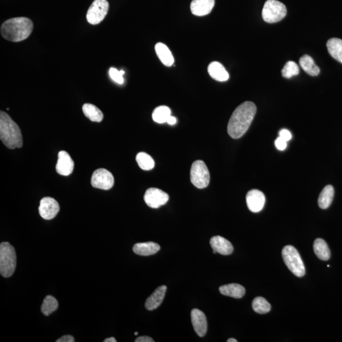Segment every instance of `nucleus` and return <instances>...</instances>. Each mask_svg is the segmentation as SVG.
Instances as JSON below:
<instances>
[{
	"label": "nucleus",
	"mask_w": 342,
	"mask_h": 342,
	"mask_svg": "<svg viewBox=\"0 0 342 342\" xmlns=\"http://www.w3.org/2000/svg\"><path fill=\"white\" fill-rule=\"evenodd\" d=\"M171 116V111L168 106H160L155 108L152 118L157 123L163 124L167 123V119Z\"/></svg>",
	"instance_id": "obj_27"
},
{
	"label": "nucleus",
	"mask_w": 342,
	"mask_h": 342,
	"mask_svg": "<svg viewBox=\"0 0 342 342\" xmlns=\"http://www.w3.org/2000/svg\"><path fill=\"white\" fill-rule=\"evenodd\" d=\"M169 199L168 194L156 187L147 189L144 195V202L148 207L153 209H157L166 204Z\"/></svg>",
	"instance_id": "obj_10"
},
{
	"label": "nucleus",
	"mask_w": 342,
	"mask_h": 342,
	"mask_svg": "<svg viewBox=\"0 0 342 342\" xmlns=\"http://www.w3.org/2000/svg\"><path fill=\"white\" fill-rule=\"evenodd\" d=\"M109 75H110L111 80L115 81L119 85H122L124 83L123 75L121 74L120 71H119L117 68L111 67L109 70Z\"/></svg>",
	"instance_id": "obj_32"
},
{
	"label": "nucleus",
	"mask_w": 342,
	"mask_h": 342,
	"mask_svg": "<svg viewBox=\"0 0 342 342\" xmlns=\"http://www.w3.org/2000/svg\"><path fill=\"white\" fill-rule=\"evenodd\" d=\"M83 111L86 118L91 121L100 123L103 119V114L100 109L91 103H85L83 106Z\"/></svg>",
	"instance_id": "obj_26"
},
{
	"label": "nucleus",
	"mask_w": 342,
	"mask_h": 342,
	"mask_svg": "<svg viewBox=\"0 0 342 342\" xmlns=\"http://www.w3.org/2000/svg\"><path fill=\"white\" fill-rule=\"evenodd\" d=\"M161 249L159 245L154 242L138 243L133 246V252L137 255L148 256L155 254Z\"/></svg>",
	"instance_id": "obj_19"
},
{
	"label": "nucleus",
	"mask_w": 342,
	"mask_h": 342,
	"mask_svg": "<svg viewBox=\"0 0 342 342\" xmlns=\"http://www.w3.org/2000/svg\"><path fill=\"white\" fill-rule=\"evenodd\" d=\"M329 55L342 63V40L339 38H331L326 43Z\"/></svg>",
	"instance_id": "obj_22"
},
{
	"label": "nucleus",
	"mask_w": 342,
	"mask_h": 342,
	"mask_svg": "<svg viewBox=\"0 0 342 342\" xmlns=\"http://www.w3.org/2000/svg\"><path fill=\"white\" fill-rule=\"evenodd\" d=\"M58 308V303L57 299L52 295L46 296L42 306V312L45 316L50 314L57 310Z\"/></svg>",
	"instance_id": "obj_29"
},
{
	"label": "nucleus",
	"mask_w": 342,
	"mask_h": 342,
	"mask_svg": "<svg viewBox=\"0 0 342 342\" xmlns=\"http://www.w3.org/2000/svg\"><path fill=\"white\" fill-rule=\"evenodd\" d=\"M104 342H116L117 340L115 338L113 337H110V338H106L104 339Z\"/></svg>",
	"instance_id": "obj_38"
},
{
	"label": "nucleus",
	"mask_w": 342,
	"mask_h": 342,
	"mask_svg": "<svg viewBox=\"0 0 342 342\" xmlns=\"http://www.w3.org/2000/svg\"><path fill=\"white\" fill-rule=\"evenodd\" d=\"M91 183L95 188L108 190L114 184L112 174L105 169H98L94 171L91 177Z\"/></svg>",
	"instance_id": "obj_9"
},
{
	"label": "nucleus",
	"mask_w": 342,
	"mask_h": 342,
	"mask_svg": "<svg viewBox=\"0 0 342 342\" xmlns=\"http://www.w3.org/2000/svg\"><path fill=\"white\" fill-rule=\"evenodd\" d=\"M136 160L139 167L144 171H150L155 166L154 159L144 152H139L137 154Z\"/></svg>",
	"instance_id": "obj_28"
},
{
	"label": "nucleus",
	"mask_w": 342,
	"mask_h": 342,
	"mask_svg": "<svg viewBox=\"0 0 342 342\" xmlns=\"http://www.w3.org/2000/svg\"><path fill=\"white\" fill-rule=\"evenodd\" d=\"M210 244L213 250L220 254L227 255L233 252V247L229 241L220 236L213 237L210 240Z\"/></svg>",
	"instance_id": "obj_16"
},
{
	"label": "nucleus",
	"mask_w": 342,
	"mask_h": 342,
	"mask_svg": "<svg viewBox=\"0 0 342 342\" xmlns=\"http://www.w3.org/2000/svg\"><path fill=\"white\" fill-rule=\"evenodd\" d=\"M286 13L287 10L282 3L277 0H268L263 5L262 15L265 22L275 23L283 19Z\"/></svg>",
	"instance_id": "obj_6"
},
{
	"label": "nucleus",
	"mask_w": 342,
	"mask_h": 342,
	"mask_svg": "<svg viewBox=\"0 0 342 342\" xmlns=\"http://www.w3.org/2000/svg\"><path fill=\"white\" fill-rule=\"evenodd\" d=\"M177 123V119L176 118H174L173 116H170L169 119H167V123L170 124V125H174L175 124Z\"/></svg>",
	"instance_id": "obj_37"
},
{
	"label": "nucleus",
	"mask_w": 342,
	"mask_h": 342,
	"mask_svg": "<svg viewBox=\"0 0 342 342\" xmlns=\"http://www.w3.org/2000/svg\"><path fill=\"white\" fill-rule=\"evenodd\" d=\"M257 108L251 101H245L235 109L227 125V133L233 139L242 137L249 128Z\"/></svg>",
	"instance_id": "obj_1"
},
{
	"label": "nucleus",
	"mask_w": 342,
	"mask_h": 342,
	"mask_svg": "<svg viewBox=\"0 0 342 342\" xmlns=\"http://www.w3.org/2000/svg\"><path fill=\"white\" fill-rule=\"evenodd\" d=\"M299 63L302 69L309 75L316 76L320 72V69L315 64L313 58L311 56L304 55L299 60Z\"/></svg>",
	"instance_id": "obj_24"
},
{
	"label": "nucleus",
	"mask_w": 342,
	"mask_h": 342,
	"mask_svg": "<svg viewBox=\"0 0 342 342\" xmlns=\"http://www.w3.org/2000/svg\"><path fill=\"white\" fill-rule=\"evenodd\" d=\"M0 139L10 149L22 146V136L19 126L3 111H0Z\"/></svg>",
	"instance_id": "obj_3"
},
{
	"label": "nucleus",
	"mask_w": 342,
	"mask_h": 342,
	"mask_svg": "<svg viewBox=\"0 0 342 342\" xmlns=\"http://www.w3.org/2000/svg\"><path fill=\"white\" fill-rule=\"evenodd\" d=\"M299 72L300 70H299L298 65L293 61H288L281 70V74L283 78L290 79L293 76L298 75Z\"/></svg>",
	"instance_id": "obj_31"
},
{
	"label": "nucleus",
	"mask_w": 342,
	"mask_h": 342,
	"mask_svg": "<svg viewBox=\"0 0 342 342\" xmlns=\"http://www.w3.org/2000/svg\"><path fill=\"white\" fill-rule=\"evenodd\" d=\"M219 291L223 295L241 298L245 295V289L239 284L232 283L220 286Z\"/></svg>",
	"instance_id": "obj_20"
},
{
	"label": "nucleus",
	"mask_w": 342,
	"mask_h": 342,
	"mask_svg": "<svg viewBox=\"0 0 342 342\" xmlns=\"http://www.w3.org/2000/svg\"><path fill=\"white\" fill-rule=\"evenodd\" d=\"M334 194V188L331 185L324 187L318 198L319 207L322 209H328L333 202Z\"/></svg>",
	"instance_id": "obj_23"
},
{
	"label": "nucleus",
	"mask_w": 342,
	"mask_h": 342,
	"mask_svg": "<svg viewBox=\"0 0 342 342\" xmlns=\"http://www.w3.org/2000/svg\"><path fill=\"white\" fill-rule=\"evenodd\" d=\"M33 30L32 20L27 17H15L6 20L1 27V34L5 40L20 42L27 39Z\"/></svg>",
	"instance_id": "obj_2"
},
{
	"label": "nucleus",
	"mask_w": 342,
	"mask_h": 342,
	"mask_svg": "<svg viewBox=\"0 0 342 342\" xmlns=\"http://www.w3.org/2000/svg\"><path fill=\"white\" fill-rule=\"evenodd\" d=\"M314 251L317 257L322 260H328L330 258V250L326 242L321 238H317L314 241Z\"/></svg>",
	"instance_id": "obj_25"
},
{
	"label": "nucleus",
	"mask_w": 342,
	"mask_h": 342,
	"mask_svg": "<svg viewBox=\"0 0 342 342\" xmlns=\"http://www.w3.org/2000/svg\"><path fill=\"white\" fill-rule=\"evenodd\" d=\"M208 72L210 77L219 82H224L229 79V73L225 70L224 66L218 62H213L210 63L208 67Z\"/></svg>",
	"instance_id": "obj_18"
},
{
	"label": "nucleus",
	"mask_w": 342,
	"mask_h": 342,
	"mask_svg": "<svg viewBox=\"0 0 342 342\" xmlns=\"http://www.w3.org/2000/svg\"><path fill=\"white\" fill-rule=\"evenodd\" d=\"M17 265L15 248L9 243L0 245V273L5 278H9L14 273Z\"/></svg>",
	"instance_id": "obj_4"
},
{
	"label": "nucleus",
	"mask_w": 342,
	"mask_h": 342,
	"mask_svg": "<svg viewBox=\"0 0 342 342\" xmlns=\"http://www.w3.org/2000/svg\"><path fill=\"white\" fill-rule=\"evenodd\" d=\"M57 342H74L75 339L74 338L72 335H70V334H67V335H64L61 338H58L57 341Z\"/></svg>",
	"instance_id": "obj_35"
},
{
	"label": "nucleus",
	"mask_w": 342,
	"mask_h": 342,
	"mask_svg": "<svg viewBox=\"0 0 342 342\" xmlns=\"http://www.w3.org/2000/svg\"><path fill=\"white\" fill-rule=\"evenodd\" d=\"M138 332H135V333H134V334H135V335H138Z\"/></svg>",
	"instance_id": "obj_41"
},
{
	"label": "nucleus",
	"mask_w": 342,
	"mask_h": 342,
	"mask_svg": "<svg viewBox=\"0 0 342 342\" xmlns=\"http://www.w3.org/2000/svg\"><path fill=\"white\" fill-rule=\"evenodd\" d=\"M136 342H154L153 339L151 337L148 336H139L135 340Z\"/></svg>",
	"instance_id": "obj_36"
},
{
	"label": "nucleus",
	"mask_w": 342,
	"mask_h": 342,
	"mask_svg": "<svg viewBox=\"0 0 342 342\" xmlns=\"http://www.w3.org/2000/svg\"><path fill=\"white\" fill-rule=\"evenodd\" d=\"M167 291V286L162 285L156 289L154 293L149 296L145 302L147 310L153 311L161 305Z\"/></svg>",
	"instance_id": "obj_17"
},
{
	"label": "nucleus",
	"mask_w": 342,
	"mask_h": 342,
	"mask_svg": "<svg viewBox=\"0 0 342 342\" xmlns=\"http://www.w3.org/2000/svg\"><path fill=\"white\" fill-rule=\"evenodd\" d=\"M74 168V162L70 155L65 151H60L58 154V161L56 171L62 176H67L72 174Z\"/></svg>",
	"instance_id": "obj_13"
},
{
	"label": "nucleus",
	"mask_w": 342,
	"mask_h": 342,
	"mask_svg": "<svg viewBox=\"0 0 342 342\" xmlns=\"http://www.w3.org/2000/svg\"><path fill=\"white\" fill-rule=\"evenodd\" d=\"M227 342H238L237 339H236L235 338H230L228 339L227 340Z\"/></svg>",
	"instance_id": "obj_39"
},
{
	"label": "nucleus",
	"mask_w": 342,
	"mask_h": 342,
	"mask_svg": "<svg viewBox=\"0 0 342 342\" xmlns=\"http://www.w3.org/2000/svg\"><path fill=\"white\" fill-rule=\"evenodd\" d=\"M191 318L195 331L199 336H204L207 331V319L204 313L199 309H193Z\"/></svg>",
	"instance_id": "obj_14"
},
{
	"label": "nucleus",
	"mask_w": 342,
	"mask_h": 342,
	"mask_svg": "<svg viewBox=\"0 0 342 342\" xmlns=\"http://www.w3.org/2000/svg\"><path fill=\"white\" fill-rule=\"evenodd\" d=\"M287 141H285V139H283L281 137H278L275 141V145L276 148L279 149V150L283 151L285 150L287 146Z\"/></svg>",
	"instance_id": "obj_33"
},
{
	"label": "nucleus",
	"mask_w": 342,
	"mask_h": 342,
	"mask_svg": "<svg viewBox=\"0 0 342 342\" xmlns=\"http://www.w3.org/2000/svg\"><path fill=\"white\" fill-rule=\"evenodd\" d=\"M246 201H247L248 209L251 212H259L264 206L265 195L260 190L252 189L247 193Z\"/></svg>",
	"instance_id": "obj_12"
},
{
	"label": "nucleus",
	"mask_w": 342,
	"mask_h": 342,
	"mask_svg": "<svg viewBox=\"0 0 342 342\" xmlns=\"http://www.w3.org/2000/svg\"><path fill=\"white\" fill-rule=\"evenodd\" d=\"M190 180L198 188L203 189L208 186L210 182V173L204 161L199 160L193 163L190 170Z\"/></svg>",
	"instance_id": "obj_7"
},
{
	"label": "nucleus",
	"mask_w": 342,
	"mask_h": 342,
	"mask_svg": "<svg viewBox=\"0 0 342 342\" xmlns=\"http://www.w3.org/2000/svg\"><path fill=\"white\" fill-rule=\"evenodd\" d=\"M279 134H280L281 138L285 139L286 141L290 140L291 137H292L290 132L285 129H281L280 133H279Z\"/></svg>",
	"instance_id": "obj_34"
},
{
	"label": "nucleus",
	"mask_w": 342,
	"mask_h": 342,
	"mask_svg": "<svg viewBox=\"0 0 342 342\" xmlns=\"http://www.w3.org/2000/svg\"><path fill=\"white\" fill-rule=\"evenodd\" d=\"M60 210L57 200L51 197H45L40 201L39 212L41 216L46 220L53 219Z\"/></svg>",
	"instance_id": "obj_11"
},
{
	"label": "nucleus",
	"mask_w": 342,
	"mask_h": 342,
	"mask_svg": "<svg viewBox=\"0 0 342 342\" xmlns=\"http://www.w3.org/2000/svg\"><path fill=\"white\" fill-rule=\"evenodd\" d=\"M109 9L108 2L106 0H95L88 10L86 19L90 24H100L105 19Z\"/></svg>",
	"instance_id": "obj_8"
},
{
	"label": "nucleus",
	"mask_w": 342,
	"mask_h": 342,
	"mask_svg": "<svg viewBox=\"0 0 342 342\" xmlns=\"http://www.w3.org/2000/svg\"><path fill=\"white\" fill-rule=\"evenodd\" d=\"M214 5L215 0H193L190 9L196 16H205L211 12Z\"/></svg>",
	"instance_id": "obj_15"
},
{
	"label": "nucleus",
	"mask_w": 342,
	"mask_h": 342,
	"mask_svg": "<svg viewBox=\"0 0 342 342\" xmlns=\"http://www.w3.org/2000/svg\"><path fill=\"white\" fill-rule=\"evenodd\" d=\"M120 72H121V74L123 75L124 74V73H125V72H124V71L123 70H120Z\"/></svg>",
	"instance_id": "obj_40"
},
{
	"label": "nucleus",
	"mask_w": 342,
	"mask_h": 342,
	"mask_svg": "<svg viewBox=\"0 0 342 342\" xmlns=\"http://www.w3.org/2000/svg\"><path fill=\"white\" fill-rule=\"evenodd\" d=\"M282 257L289 270L297 277H303L306 274L305 266L300 254L293 246H285L283 248Z\"/></svg>",
	"instance_id": "obj_5"
},
{
	"label": "nucleus",
	"mask_w": 342,
	"mask_h": 342,
	"mask_svg": "<svg viewBox=\"0 0 342 342\" xmlns=\"http://www.w3.org/2000/svg\"><path fill=\"white\" fill-rule=\"evenodd\" d=\"M253 311L258 314H264L271 311V306L264 298L258 296L252 301Z\"/></svg>",
	"instance_id": "obj_30"
},
{
	"label": "nucleus",
	"mask_w": 342,
	"mask_h": 342,
	"mask_svg": "<svg viewBox=\"0 0 342 342\" xmlns=\"http://www.w3.org/2000/svg\"><path fill=\"white\" fill-rule=\"evenodd\" d=\"M157 56L164 65L171 67L174 62L173 55L167 45L162 43H157L155 47Z\"/></svg>",
	"instance_id": "obj_21"
}]
</instances>
